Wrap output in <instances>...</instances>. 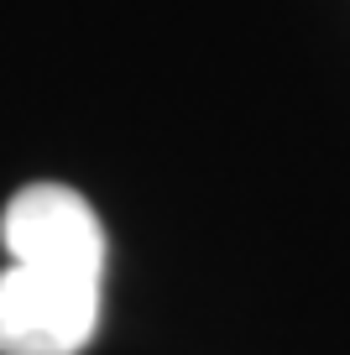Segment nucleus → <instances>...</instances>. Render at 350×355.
<instances>
[{"label": "nucleus", "mask_w": 350, "mask_h": 355, "mask_svg": "<svg viewBox=\"0 0 350 355\" xmlns=\"http://www.w3.org/2000/svg\"><path fill=\"white\" fill-rule=\"evenodd\" d=\"M0 245L22 266H68L105 277V225L94 204L63 183H26L0 214Z\"/></svg>", "instance_id": "nucleus-2"}, {"label": "nucleus", "mask_w": 350, "mask_h": 355, "mask_svg": "<svg viewBox=\"0 0 350 355\" xmlns=\"http://www.w3.org/2000/svg\"><path fill=\"white\" fill-rule=\"evenodd\" d=\"M99 324V277L68 266L0 272V355H78Z\"/></svg>", "instance_id": "nucleus-1"}]
</instances>
